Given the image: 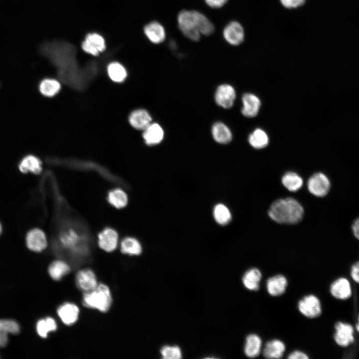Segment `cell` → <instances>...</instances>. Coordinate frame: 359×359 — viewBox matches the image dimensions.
<instances>
[{
    "instance_id": "cell-1",
    "label": "cell",
    "mask_w": 359,
    "mask_h": 359,
    "mask_svg": "<svg viewBox=\"0 0 359 359\" xmlns=\"http://www.w3.org/2000/svg\"><path fill=\"white\" fill-rule=\"evenodd\" d=\"M177 20L183 34L194 41H198L201 35L208 36L214 31L211 22L204 14L195 10L180 11Z\"/></svg>"
},
{
    "instance_id": "cell-2",
    "label": "cell",
    "mask_w": 359,
    "mask_h": 359,
    "mask_svg": "<svg viewBox=\"0 0 359 359\" xmlns=\"http://www.w3.org/2000/svg\"><path fill=\"white\" fill-rule=\"evenodd\" d=\"M303 214L301 204L292 197L275 200L268 210L269 217L279 223L296 224L302 220Z\"/></svg>"
},
{
    "instance_id": "cell-3",
    "label": "cell",
    "mask_w": 359,
    "mask_h": 359,
    "mask_svg": "<svg viewBox=\"0 0 359 359\" xmlns=\"http://www.w3.org/2000/svg\"><path fill=\"white\" fill-rule=\"evenodd\" d=\"M112 302L111 294L109 287L104 284L98 285L93 290L85 292L83 297L84 306L97 309L102 312H107Z\"/></svg>"
},
{
    "instance_id": "cell-4",
    "label": "cell",
    "mask_w": 359,
    "mask_h": 359,
    "mask_svg": "<svg viewBox=\"0 0 359 359\" xmlns=\"http://www.w3.org/2000/svg\"><path fill=\"white\" fill-rule=\"evenodd\" d=\"M298 308L302 315L309 318H317L322 313L319 299L311 294L304 296L299 301Z\"/></svg>"
},
{
    "instance_id": "cell-5",
    "label": "cell",
    "mask_w": 359,
    "mask_h": 359,
    "mask_svg": "<svg viewBox=\"0 0 359 359\" xmlns=\"http://www.w3.org/2000/svg\"><path fill=\"white\" fill-rule=\"evenodd\" d=\"M331 182L323 173H317L312 175L308 181V188L310 193L318 197L326 195L330 190Z\"/></svg>"
},
{
    "instance_id": "cell-6",
    "label": "cell",
    "mask_w": 359,
    "mask_h": 359,
    "mask_svg": "<svg viewBox=\"0 0 359 359\" xmlns=\"http://www.w3.org/2000/svg\"><path fill=\"white\" fill-rule=\"evenodd\" d=\"M334 339L342 347H347L355 341L354 328L350 324L339 321L335 325Z\"/></svg>"
},
{
    "instance_id": "cell-7",
    "label": "cell",
    "mask_w": 359,
    "mask_h": 359,
    "mask_svg": "<svg viewBox=\"0 0 359 359\" xmlns=\"http://www.w3.org/2000/svg\"><path fill=\"white\" fill-rule=\"evenodd\" d=\"M235 97V90L231 85L222 84L216 90L215 101L219 106L228 109L232 106Z\"/></svg>"
},
{
    "instance_id": "cell-8",
    "label": "cell",
    "mask_w": 359,
    "mask_h": 359,
    "mask_svg": "<svg viewBox=\"0 0 359 359\" xmlns=\"http://www.w3.org/2000/svg\"><path fill=\"white\" fill-rule=\"evenodd\" d=\"M26 243L27 247L34 252L43 251L47 245L45 233L38 228H34L28 232L26 236Z\"/></svg>"
},
{
    "instance_id": "cell-9",
    "label": "cell",
    "mask_w": 359,
    "mask_h": 359,
    "mask_svg": "<svg viewBox=\"0 0 359 359\" xmlns=\"http://www.w3.org/2000/svg\"><path fill=\"white\" fill-rule=\"evenodd\" d=\"M75 279L77 286L84 292L91 291L98 286L96 275L93 271L89 269L79 271Z\"/></svg>"
},
{
    "instance_id": "cell-10",
    "label": "cell",
    "mask_w": 359,
    "mask_h": 359,
    "mask_svg": "<svg viewBox=\"0 0 359 359\" xmlns=\"http://www.w3.org/2000/svg\"><path fill=\"white\" fill-rule=\"evenodd\" d=\"M223 35L225 40L232 45L241 44L244 37V29L237 21H231L224 27Z\"/></svg>"
},
{
    "instance_id": "cell-11",
    "label": "cell",
    "mask_w": 359,
    "mask_h": 359,
    "mask_svg": "<svg viewBox=\"0 0 359 359\" xmlns=\"http://www.w3.org/2000/svg\"><path fill=\"white\" fill-rule=\"evenodd\" d=\"M330 291L335 298L339 300H347L352 295V289L349 280L340 277L333 281L330 287Z\"/></svg>"
},
{
    "instance_id": "cell-12",
    "label": "cell",
    "mask_w": 359,
    "mask_h": 359,
    "mask_svg": "<svg viewBox=\"0 0 359 359\" xmlns=\"http://www.w3.org/2000/svg\"><path fill=\"white\" fill-rule=\"evenodd\" d=\"M99 247L107 252H112L117 248L118 242V234L112 228H107L98 235Z\"/></svg>"
},
{
    "instance_id": "cell-13",
    "label": "cell",
    "mask_w": 359,
    "mask_h": 359,
    "mask_svg": "<svg viewBox=\"0 0 359 359\" xmlns=\"http://www.w3.org/2000/svg\"><path fill=\"white\" fill-rule=\"evenodd\" d=\"M82 49L86 52L96 56L105 48L103 38L97 33L88 34L82 44Z\"/></svg>"
},
{
    "instance_id": "cell-14",
    "label": "cell",
    "mask_w": 359,
    "mask_h": 359,
    "mask_svg": "<svg viewBox=\"0 0 359 359\" xmlns=\"http://www.w3.org/2000/svg\"><path fill=\"white\" fill-rule=\"evenodd\" d=\"M57 313L63 323L70 326L78 320L79 309L74 304L65 303L58 308Z\"/></svg>"
},
{
    "instance_id": "cell-15",
    "label": "cell",
    "mask_w": 359,
    "mask_h": 359,
    "mask_svg": "<svg viewBox=\"0 0 359 359\" xmlns=\"http://www.w3.org/2000/svg\"><path fill=\"white\" fill-rule=\"evenodd\" d=\"M143 131V137L146 144L149 146L158 144L163 140L164 130L157 123H151Z\"/></svg>"
},
{
    "instance_id": "cell-16",
    "label": "cell",
    "mask_w": 359,
    "mask_h": 359,
    "mask_svg": "<svg viewBox=\"0 0 359 359\" xmlns=\"http://www.w3.org/2000/svg\"><path fill=\"white\" fill-rule=\"evenodd\" d=\"M144 33L148 39L154 44L163 42L166 38V32L163 26L159 22L154 21L144 27Z\"/></svg>"
},
{
    "instance_id": "cell-17",
    "label": "cell",
    "mask_w": 359,
    "mask_h": 359,
    "mask_svg": "<svg viewBox=\"0 0 359 359\" xmlns=\"http://www.w3.org/2000/svg\"><path fill=\"white\" fill-rule=\"evenodd\" d=\"M129 122L136 129L144 130L152 123V117L147 111L137 109L130 114Z\"/></svg>"
},
{
    "instance_id": "cell-18",
    "label": "cell",
    "mask_w": 359,
    "mask_h": 359,
    "mask_svg": "<svg viewBox=\"0 0 359 359\" xmlns=\"http://www.w3.org/2000/svg\"><path fill=\"white\" fill-rule=\"evenodd\" d=\"M242 101L243 105L241 110L242 114L247 117L256 116L261 105L258 97L251 93H245L242 96Z\"/></svg>"
},
{
    "instance_id": "cell-19",
    "label": "cell",
    "mask_w": 359,
    "mask_h": 359,
    "mask_svg": "<svg viewBox=\"0 0 359 359\" xmlns=\"http://www.w3.org/2000/svg\"><path fill=\"white\" fill-rule=\"evenodd\" d=\"M287 284V280L284 275L281 274L275 275L267 280V292L272 296H280L285 292Z\"/></svg>"
},
{
    "instance_id": "cell-20",
    "label": "cell",
    "mask_w": 359,
    "mask_h": 359,
    "mask_svg": "<svg viewBox=\"0 0 359 359\" xmlns=\"http://www.w3.org/2000/svg\"><path fill=\"white\" fill-rule=\"evenodd\" d=\"M285 351L284 343L280 340L274 339L266 343L263 355L267 359H280L282 357Z\"/></svg>"
},
{
    "instance_id": "cell-21",
    "label": "cell",
    "mask_w": 359,
    "mask_h": 359,
    "mask_svg": "<svg viewBox=\"0 0 359 359\" xmlns=\"http://www.w3.org/2000/svg\"><path fill=\"white\" fill-rule=\"evenodd\" d=\"M19 332V325L15 321L12 320H0V347H4L6 345L9 334H16Z\"/></svg>"
},
{
    "instance_id": "cell-22",
    "label": "cell",
    "mask_w": 359,
    "mask_h": 359,
    "mask_svg": "<svg viewBox=\"0 0 359 359\" xmlns=\"http://www.w3.org/2000/svg\"><path fill=\"white\" fill-rule=\"evenodd\" d=\"M261 346L262 341L260 337L255 334H249L245 340L244 354L248 358H255L259 355Z\"/></svg>"
},
{
    "instance_id": "cell-23",
    "label": "cell",
    "mask_w": 359,
    "mask_h": 359,
    "mask_svg": "<svg viewBox=\"0 0 359 359\" xmlns=\"http://www.w3.org/2000/svg\"><path fill=\"white\" fill-rule=\"evenodd\" d=\"M262 278L260 271L256 268L247 270L244 274L242 280L244 287L250 291H257Z\"/></svg>"
},
{
    "instance_id": "cell-24",
    "label": "cell",
    "mask_w": 359,
    "mask_h": 359,
    "mask_svg": "<svg viewBox=\"0 0 359 359\" xmlns=\"http://www.w3.org/2000/svg\"><path fill=\"white\" fill-rule=\"evenodd\" d=\"M42 163L36 156L29 155L24 157L19 164V169L23 173L31 172L39 174L42 170Z\"/></svg>"
},
{
    "instance_id": "cell-25",
    "label": "cell",
    "mask_w": 359,
    "mask_h": 359,
    "mask_svg": "<svg viewBox=\"0 0 359 359\" xmlns=\"http://www.w3.org/2000/svg\"><path fill=\"white\" fill-rule=\"evenodd\" d=\"M212 135L214 140L220 144H227L232 139V134L229 129L221 122H216L212 127Z\"/></svg>"
},
{
    "instance_id": "cell-26",
    "label": "cell",
    "mask_w": 359,
    "mask_h": 359,
    "mask_svg": "<svg viewBox=\"0 0 359 359\" xmlns=\"http://www.w3.org/2000/svg\"><path fill=\"white\" fill-rule=\"evenodd\" d=\"M69 265L62 260H55L49 265L48 269L50 276L55 280H60L70 271Z\"/></svg>"
},
{
    "instance_id": "cell-27",
    "label": "cell",
    "mask_w": 359,
    "mask_h": 359,
    "mask_svg": "<svg viewBox=\"0 0 359 359\" xmlns=\"http://www.w3.org/2000/svg\"><path fill=\"white\" fill-rule=\"evenodd\" d=\"M60 88L59 82L51 78L42 80L39 85L40 92L46 97H52L55 95L59 92Z\"/></svg>"
},
{
    "instance_id": "cell-28",
    "label": "cell",
    "mask_w": 359,
    "mask_h": 359,
    "mask_svg": "<svg viewBox=\"0 0 359 359\" xmlns=\"http://www.w3.org/2000/svg\"><path fill=\"white\" fill-rule=\"evenodd\" d=\"M283 185L290 191H296L303 185L302 178L294 172L286 173L282 178Z\"/></svg>"
},
{
    "instance_id": "cell-29",
    "label": "cell",
    "mask_w": 359,
    "mask_h": 359,
    "mask_svg": "<svg viewBox=\"0 0 359 359\" xmlns=\"http://www.w3.org/2000/svg\"><path fill=\"white\" fill-rule=\"evenodd\" d=\"M121 251L124 254L138 255L142 252V246L139 241L133 237H126L121 242Z\"/></svg>"
},
{
    "instance_id": "cell-30",
    "label": "cell",
    "mask_w": 359,
    "mask_h": 359,
    "mask_svg": "<svg viewBox=\"0 0 359 359\" xmlns=\"http://www.w3.org/2000/svg\"><path fill=\"white\" fill-rule=\"evenodd\" d=\"M107 72L110 78L115 82H123L127 76L125 67L120 63L116 62H112L107 67Z\"/></svg>"
},
{
    "instance_id": "cell-31",
    "label": "cell",
    "mask_w": 359,
    "mask_h": 359,
    "mask_svg": "<svg viewBox=\"0 0 359 359\" xmlns=\"http://www.w3.org/2000/svg\"><path fill=\"white\" fill-rule=\"evenodd\" d=\"M248 141L253 148L262 149L268 145L269 139L267 135L263 130L258 128L249 135Z\"/></svg>"
},
{
    "instance_id": "cell-32",
    "label": "cell",
    "mask_w": 359,
    "mask_h": 359,
    "mask_svg": "<svg viewBox=\"0 0 359 359\" xmlns=\"http://www.w3.org/2000/svg\"><path fill=\"white\" fill-rule=\"evenodd\" d=\"M108 200L113 206L117 208L125 207L128 203V196L123 190L116 188L108 193Z\"/></svg>"
},
{
    "instance_id": "cell-33",
    "label": "cell",
    "mask_w": 359,
    "mask_h": 359,
    "mask_svg": "<svg viewBox=\"0 0 359 359\" xmlns=\"http://www.w3.org/2000/svg\"><path fill=\"white\" fill-rule=\"evenodd\" d=\"M57 324L54 319L51 317L39 320L36 324V331L42 338H46L49 332L57 329Z\"/></svg>"
},
{
    "instance_id": "cell-34",
    "label": "cell",
    "mask_w": 359,
    "mask_h": 359,
    "mask_svg": "<svg viewBox=\"0 0 359 359\" xmlns=\"http://www.w3.org/2000/svg\"><path fill=\"white\" fill-rule=\"evenodd\" d=\"M213 216L217 223L221 225L227 224L231 220L230 210L224 204L219 203L213 209Z\"/></svg>"
},
{
    "instance_id": "cell-35",
    "label": "cell",
    "mask_w": 359,
    "mask_h": 359,
    "mask_svg": "<svg viewBox=\"0 0 359 359\" xmlns=\"http://www.w3.org/2000/svg\"><path fill=\"white\" fill-rule=\"evenodd\" d=\"M79 239V235L72 229L64 232L60 237L62 245L66 248L73 250H76Z\"/></svg>"
},
{
    "instance_id": "cell-36",
    "label": "cell",
    "mask_w": 359,
    "mask_h": 359,
    "mask_svg": "<svg viewBox=\"0 0 359 359\" xmlns=\"http://www.w3.org/2000/svg\"><path fill=\"white\" fill-rule=\"evenodd\" d=\"M160 352L165 359H179L182 358L181 350L178 346H164Z\"/></svg>"
},
{
    "instance_id": "cell-37",
    "label": "cell",
    "mask_w": 359,
    "mask_h": 359,
    "mask_svg": "<svg viewBox=\"0 0 359 359\" xmlns=\"http://www.w3.org/2000/svg\"><path fill=\"white\" fill-rule=\"evenodd\" d=\"M281 4L286 8H297L303 5L305 0H280Z\"/></svg>"
},
{
    "instance_id": "cell-38",
    "label": "cell",
    "mask_w": 359,
    "mask_h": 359,
    "mask_svg": "<svg viewBox=\"0 0 359 359\" xmlns=\"http://www.w3.org/2000/svg\"><path fill=\"white\" fill-rule=\"evenodd\" d=\"M350 273L352 279L359 284V261L353 264Z\"/></svg>"
},
{
    "instance_id": "cell-39",
    "label": "cell",
    "mask_w": 359,
    "mask_h": 359,
    "mask_svg": "<svg viewBox=\"0 0 359 359\" xmlns=\"http://www.w3.org/2000/svg\"><path fill=\"white\" fill-rule=\"evenodd\" d=\"M206 3L212 8H220L223 6L228 0H204Z\"/></svg>"
},
{
    "instance_id": "cell-40",
    "label": "cell",
    "mask_w": 359,
    "mask_h": 359,
    "mask_svg": "<svg viewBox=\"0 0 359 359\" xmlns=\"http://www.w3.org/2000/svg\"><path fill=\"white\" fill-rule=\"evenodd\" d=\"M287 358L289 359H308L309 357L304 352L296 350L291 353Z\"/></svg>"
},
{
    "instance_id": "cell-41",
    "label": "cell",
    "mask_w": 359,
    "mask_h": 359,
    "mask_svg": "<svg viewBox=\"0 0 359 359\" xmlns=\"http://www.w3.org/2000/svg\"><path fill=\"white\" fill-rule=\"evenodd\" d=\"M352 229L355 237L359 239V218L354 221L352 226Z\"/></svg>"
},
{
    "instance_id": "cell-42",
    "label": "cell",
    "mask_w": 359,
    "mask_h": 359,
    "mask_svg": "<svg viewBox=\"0 0 359 359\" xmlns=\"http://www.w3.org/2000/svg\"><path fill=\"white\" fill-rule=\"evenodd\" d=\"M355 328H356V331L358 333H359V315H358V321L356 325Z\"/></svg>"
},
{
    "instance_id": "cell-43",
    "label": "cell",
    "mask_w": 359,
    "mask_h": 359,
    "mask_svg": "<svg viewBox=\"0 0 359 359\" xmlns=\"http://www.w3.org/2000/svg\"><path fill=\"white\" fill-rule=\"evenodd\" d=\"M1 225L0 224V233L1 232Z\"/></svg>"
}]
</instances>
